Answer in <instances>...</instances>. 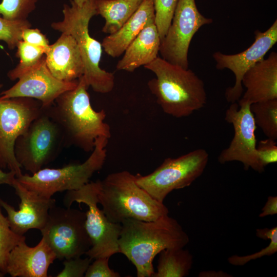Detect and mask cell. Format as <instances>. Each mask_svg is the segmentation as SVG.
Wrapping results in <instances>:
<instances>
[{
	"instance_id": "6da1fadb",
	"label": "cell",
	"mask_w": 277,
	"mask_h": 277,
	"mask_svg": "<svg viewBox=\"0 0 277 277\" xmlns=\"http://www.w3.org/2000/svg\"><path fill=\"white\" fill-rule=\"evenodd\" d=\"M189 242L181 225L168 214L151 221L124 220L118 241L119 253L134 265L137 277H151L153 260L162 250L184 248Z\"/></svg>"
},
{
	"instance_id": "7a4b0ae2",
	"label": "cell",
	"mask_w": 277,
	"mask_h": 277,
	"mask_svg": "<svg viewBox=\"0 0 277 277\" xmlns=\"http://www.w3.org/2000/svg\"><path fill=\"white\" fill-rule=\"evenodd\" d=\"M89 87L82 76L75 88L62 94L44 109L61 128L65 144L86 152L93 150L98 137L111 136L110 126L104 122L105 111H96L91 105Z\"/></svg>"
},
{
	"instance_id": "3957f363",
	"label": "cell",
	"mask_w": 277,
	"mask_h": 277,
	"mask_svg": "<svg viewBox=\"0 0 277 277\" xmlns=\"http://www.w3.org/2000/svg\"><path fill=\"white\" fill-rule=\"evenodd\" d=\"M144 67L155 77L148 86L163 111L172 116H188L204 107L207 94L203 81L191 70L157 56Z\"/></svg>"
},
{
	"instance_id": "277c9868",
	"label": "cell",
	"mask_w": 277,
	"mask_h": 277,
	"mask_svg": "<svg viewBox=\"0 0 277 277\" xmlns=\"http://www.w3.org/2000/svg\"><path fill=\"white\" fill-rule=\"evenodd\" d=\"M97 197L107 217L115 223L128 219L154 221L169 213L164 203L138 186L135 175L127 171L111 173L98 181Z\"/></svg>"
},
{
	"instance_id": "5b68a950",
	"label": "cell",
	"mask_w": 277,
	"mask_h": 277,
	"mask_svg": "<svg viewBox=\"0 0 277 277\" xmlns=\"http://www.w3.org/2000/svg\"><path fill=\"white\" fill-rule=\"evenodd\" d=\"M63 13V19L52 23L51 27L70 35L76 41L84 65L83 76L88 86L96 92H111L114 86V74L100 68L102 44L89 33V22L97 15L94 0H88L81 7L71 1L70 6L64 5Z\"/></svg>"
},
{
	"instance_id": "8992f818",
	"label": "cell",
	"mask_w": 277,
	"mask_h": 277,
	"mask_svg": "<svg viewBox=\"0 0 277 277\" xmlns=\"http://www.w3.org/2000/svg\"><path fill=\"white\" fill-rule=\"evenodd\" d=\"M108 138H96L90 156L82 164H72L59 168H42L29 175L16 177L25 187L38 195L51 198L58 192L76 190L89 183L90 179L100 170L106 160Z\"/></svg>"
},
{
	"instance_id": "52a82bcc",
	"label": "cell",
	"mask_w": 277,
	"mask_h": 277,
	"mask_svg": "<svg viewBox=\"0 0 277 277\" xmlns=\"http://www.w3.org/2000/svg\"><path fill=\"white\" fill-rule=\"evenodd\" d=\"M208 161L206 150L197 149L176 158L166 159L152 173L136 175V182L153 198L163 203L171 191L188 187L199 178Z\"/></svg>"
},
{
	"instance_id": "ba28073f",
	"label": "cell",
	"mask_w": 277,
	"mask_h": 277,
	"mask_svg": "<svg viewBox=\"0 0 277 277\" xmlns=\"http://www.w3.org/2000/svg\"><path fill=\"white\" fill-rule=\"evenodd\" d=\"M98 181L88 183L76 190L67 191L63 204L70 207L74 202L88 206L86 212L85 226L90 239L91 246L85 253L91 259L110 258L119 253L118 241L121 224L111 222L97 205Z\"/></svg>"
},
{
	"instance_id": "9c48e42d",
	"label": "cell",
	"mask_w": 277,
	"mask_h": 277,
	"mask_svg": "<svg viewBox=\"0 0 277 277\" xmlns=\"http://www.w3.org/2000/svg\"><path fill=\"white\" fill-rule=\"evenodd\" d=\"M65 145L61 128L43 109L16 140L14 153L21 167L33 174L53 161Z\"/></svg>"
},
{
	"instance_id": "30bf717a",
	"label": "cell",
	"mask_w": 277,
	"mask_h": 277,
	"mask_svg": "<svg viewBox=\"0 0 277 277\" xmlns=\"http://www.w3.org/2000/svg\"><path fill=\"white\" fill-rule=\"evenodd\" d=\"M86 212L70 207H52L42 236L54 251L56 259L81 257L90 248L87 232Z\"/></svg>"
},
{
	"instance_id": "8fae6325",
	"label": "cell",
	"mask_w": 277,
	"mask_h": 277,
	"mask_svg": "<svg viewBox=\"0 0 277 277\" xmlns=\"http://www.w3.org/2000/svg\"><path fill=\"white\" fill-rule=\"evenodd\" d=\"M41 103L28 97L0 98V168L22 174L14 153L17 138L43 111Z\"/></svg>"
},
{
	"instance_id": "7c38bea8",
	"label": "cell",
	"mask_w": 277,
	"mask_h": 277,
	"mask_svg": "<svg viewBox=\"0 0 277 277\" xmlns=\"http://www.w3.org/2000/svg\"><path fill=\"white\" fill-rule=\"evenodd\" d=\"M212 22V18L200 13L195 0H179L171 24L161 43V57L188 69V51L193 36L203 26Z\"/></svg>"
},
{
	"instance_id": "4fadbf2b",
	"label": "cell",
	"mask_w": 277,
	"mask_h": 277,
	"mask_svg": "<svg viewBox=\"0 0 277 277\" xmlns=\"http://www.w3.org/2000/svg\"><path fill=\"white\" fill-rule=\"evenodd\" d=\"M248 104L231 103L225 112V120L233 127L234 135L228 147L221 151L217 161L221 164L238 161L245 170L251 168L258 172L264 169L256 154V124Z\"/></svg>"
},
{
	"instance_id": "5bb4252c",
	"label": "cell",
	"mask_w": 277,
	"mask_h": 277,
	"mask_svg": "<svg viewBox=\"0 0 277 277\" xmlns=\"http://www.w3.org/2000/svg\"><path fill=\"white\" fill-rule=\"evenodd\" d=\"M277 42V20L266 31L254 32V41L245 50L234 54L215 52L213 57L216 68L219 70L227 69L235 76V83L225 91L228 102L238 101L243 91L242 80L244 74L252 66L264 58L265 55Z\"/></svg>"
},
{
	"instance_id": "9a60e30c",
	"label": "cell",
	"mask_w": 277,
	"mask_h": 277,
	"mask_svg": "<svg viewBox=\"0 0 277 277\" xmlns=\"http://www.w3.org/2000/svg\"><path fill=\"white\" fill-rule=\"evenodd\" d=\"M18 79L12 87L0 93V98H32L39 101L44 109L50 107L63 93L75 88L78 82V79L63 81L53 76L46 65L45 55Z\"/></svg>"
},
{
	"instance_id": "2e32d148",
	"label": "cell",
	"mask_w": 277,
	"mask_h": 277,
	"mask_svg": "<svg viewBox=\"0 0 277 277\" xmlns=\"http://www.w3.org/2000/svg\"><path fill=\"white\" fill-rule=\"evenodd\" d=\"M12 186L21 200L18 210H16L0 198V206L7 213V218L11 229L21 235L32 229L42 230L46 224L50 209L55 205V200L29 190L16 178Z\"/></svg>"
},
{
	"instance_id": "e0dca14e",
	"label": "cell",
	"mask_w": 277,
	"mask_h": 277,
	"mask_svg": "<svg viewBox=\"0 0 277 277\" xmlns=\"http://www.w3.org/2000/svg\"><path fill=\"white\" fill-rule=\"evenodd\" d=\"M23 241L9 254L6 273L12 277H47L49 266L56 259L55 254L42 236L34 247Z\"/></svg>"
},
{
	"instance_id": "ac0fdd59",
	"label": "cell",
	"mask_w": 277,
	"mask_h": 277,
	"mask_svg": "<svg viewBox=\"0 0 277 277\" xmlns=\"http://www.w3.org/2000/svg\"><path fill=\"white\" fill-rule=\"evenodd\" d=\"M242 84L246 90L238 104L250 105L257 102L277 99V53L272 51L250 68L244 74Z\"/></svg>"
},
{
	"instance_id": "d6986e66",
	"label": "cell",
	"mask_w": 277,
	"mask_h": 277,
	"mask_svg": "<svg viewBox=\"0 0 277 277\" xmlns=\"http://www.w3.org/2000/svg\"><path fill=\"white\" fill-rule=\"evenodd\" d=\"M45 55L46 65L55 78L70 82L83 75L81 53L76 41L70 35L62 33L56 41L49 45Z\"/></svg>"
},
{
	"instance_id": "ffe728a7",
	"label": "cell",
	"mask_w": 277,
	"mask_h": 277,
	"mask_svg": "<svg viewBox=\"0 0 277 277\" xmlns=\"http://www.w3.org/2000/svg\"><path fill=\"white\" fill-rule=\"evenodd\" d=\"M154 19L153 0H143L118 30L103 39L101 44L105 52L112 57L120 56L142 30L150 22H154Z\"/></svg>"
},
{
	"instance_id": "44dd1931",
	"label": "cell",
	"mask_w": 277,
	"mask_h": 277,
	"mask_svg": "<svg viewBox=\"0 0 277 277\" xmlns=\"http://www.w3.org/2000/svg\"><path fill=\"white\" fill-rule=\"evenodd\" d=\"M161 43L155 22H150L125 50L117 62L116 69L132 72L150 63L158 56Z\"/></svg>"
},
{
	"instance_id": "7402d4cb",
	"label": "cell",
	"mask_w": 277,
	"mask_h": 277,
	"mask_svg": "<svg viewBox=\"0 0 277 277\" xmlns=\"http://www.w3.org/2000/svg\"><path fill=\"white\" fill-rule=\"evenodd\" d=\"M143 0H94L97 15L105 19L102 32L118 30L138 8Z\"/></svg>"
},
{
	"instance_id": "603a6c76",
	"label": "cell",
	"mask_w": 277,
	"mask_h": 277,
	"mask_svg": "<svg viewBox=\"0 0 277 277\" xmlns=\"http://www.w3.org/2000/svg\"><path fill=\"white\" fill-rule=\"evenodd\" d=\"M157 271L151 277H185L193 264V256L184 248H169L160 253Z\"/></svg>"
},
{
	"instance_id": "cb8c5ba5",
	"label": "cell",
	"mask_w": 277,
	"mask_h": 277,
	"mask_svg": "<svg viewBox=\"0 0 277 277\" xmlns=\"http://www.w3.org/2000/svg\"><path fill=\"white\" fill-rule=\"evenodd\" d=\"M256 126L268 138L277 139V99L253 103L250 106Z\"/></svg>"
},
{
	"instance_id": "d4e9b609",
	"label": "cell",
	"mask_w": 277,
	"mask_h": 277,
	"mask_svg": "<svg viewBox=\"0 0 277 277\" xmlns=\"http://www.w3.org/2000/svg\"><path fill=\"white\" fill-rule=\"evenodd\" d=\"M16 56L19 58V63L13 69L10 70L7 76L14 81L36 66L45 54L42 48L31 45L22 40L18 42Z\"/></svg>"
},
{
	"instance_id": "484cf974",
	"label": "cell",
	"mask_w": 277,
	"mask_h": 277,
	"mask_svg": "<svg viewBox=\"0 0 277 277\" xmlns=\"http://www.w3.org/2000/svg\"><path fill=\"white\" fill-rule=\"evenodd\" d=\"M256 236L264 240H269L268 245L259 251L249 255H233L228 259L229 264L234 266H243L249 262L264 256H270L277 252V227L271 228L258 229Z\"/></svg>"
},
{
	"instance_id": "4316f807",
	"label": "cell",
	"mask_w": 277,
	"mask_h": 277,
	"mask_svg": "<svg viewBox=\"0 0 277 277\" xmlns=\"http://www.w3.org/2000/svg\"><path fill=\"white\" fill-rule=\"evenodd\" d=\"M24 235L14 232L10 228L7 217L2 213L0 208V270L6 274L8 257L12 249L23 241Z\"/></svg>"
},
{
	"instance_id": "83f0119b",
	"label": "cell",
	"mask_w": 277,
	"mask_h": 277,
	"mask_svg": "<svg viewBox=\"0 0 277 277\" xmlns=\"http://www.w3.org/2000/svg\"><path fill=\"white\" fill-rule=\"evenodd\" d=\"M38 0H2L0 3V15L10 21L27 19L34 10Z\"/></svg>"
},
{
	"instance_id": "f1b7e54d",
	"label": "cell",
	"mask_w": 277,
	"mask_h": 277,
	"mask_svg": "<svg viewBox=\"0 0 277 277\" xmlns=\"http://www.w3.org/2000/svg\"><path fill=\"white\" fill-rule=\"evenodd\" d=\"M31 27V24L27 19L10 21L0 16V41L5 42L8 48L12 50L22 40L23 31Z\"/></svg>"
},
{
	"instance_id": "f546056e",
	"label": "cell",
	"mask_w": 277,
	"mask_h": 277,
	"mask_svg": "<svg viewBox=\"0 0 277 277\" xmlns=\"http://www.w3.org/2000/svg\"><path fill=\"white\" fill-rule=\"evenodd\" d=\"M179 0H153L155 24L161 40L165 36L171 24Z\"/></svg>"
},
{
	"instance_id": "4dcf8cb0",
	"label": "cell",
	"mask_w": 277,
	"mask_h": 277,
	"mask_svg": "<svg viewBox=\"0 0 277 277\" xmlns=\"http://www.w3.org/2000/svg\"><path fill=\"white\" fill-rule=\"evenodd\" d=\"M92 259L89 257H81L64 260V268L56 277H83L91 264Z\"/></svg>"
},
{
	"instance_id": "1f68e13d",
	"label": "cell",
	"mask_w": 277,
	"mask_h": 277,
	"mask_svg": "<svg viewBox=\"0 0 277 277\" xmlns=\"http://www.w3.org/2000/svg\"><path fill=\"white\" fill-rule=\"evenodd\" d=\"M256 151L261 165L265 168L269 164L277 162V145L275 140L268 138L256 144Z\"/></svg>"
},
{
	"instance_id": "d6a6232c",
	"label": "cell",
	"mask_w": 277,
	"mask_h": 277,
	"mask_svg": "<svg viewBox=\"0 0 277 277\" xmlns=\"http://www.w3.org/2000/svg\"><path fill=\"white\" fill-rule=\"evenodd\" d=\"M89 265L85 277H120V274L110 268L109 258H99Z\"/></svg>"
},
{
	"instance_id": "836d02e7",
	"label": "cell",
	"mask_w": 277,
	"mask_h": 277,
	"mask_svg": "<svg viewBox=\"0 0 277 277\" xmlns=\"http://www.w3.org/2000/svg\"><path fill=\"white\" fill-rule=\"evenodd\" d=\"M22 40L31 45L40 47L45 50V53L49 46L46 36L38 29L28 28L22 33Z\"/></svg>"
},
{
	"instance_id": "e575fe53",
	"label": "cell",
	"mask_w": 277,
	"mask_h": 277,
	"mask_svg": "<svg viewBox=\"0 0 277 277\" xmlns=\"http://www.w3.org/2000/svg\"><path fill=\"white\" fill-rule=\"evenodd\" d=\"M277 214V196H269L259 214L260 217Z\"/></svg>"
},
{
	"instance_id": "d590c367",
	"label": "cell",
	"mask_w": 277,
	"mask_h": 277,
	"mask_svg": "<svg viewBox=\"0 0 277 277\" xmlns=\"http://www.w3.org/2000/svg\"><path fill=\"white\" fill-rule=\"evenodd\" d=\"M15 178L16 175L14 172L10 171L5 172L0 168V185L7 184L12 186Z\"/></svg>"
},
{
	"instance_id": "8d00e7d4",
	"label": "cell",
	"mask_w": 277,
	"mask_h": 277,
	"mask_svg": "<svg viewBox=\"0 0 277 277\" xmlns=\"http://www.w3.org/2000/svg\"><path fill=\"white\" fill-rule=\"evenodd\" d=\"M199 276L200 277H229L231 276L229 274L223 271H203L200 272Z\"/></svg>"
},
{
	"instance_id": "74e56055",
	"label": "cell",
	"mask_w": 277,
	"mask_h": 277,
	"mask_svg": "<svg viewBox=\"0 0 277 277\" xmlns=\"http://www.w3.org/2000/svg\"><path fill=\"white\" fill-rule=\"evenodd\" d=\"M78 6H82L88 0H72Z\"/></svg>"
},
{
	"instance_id": "f35d334b",
	"label": "cell",
	"mask_w": 277,
	"mask_h": 277,
	"mask_svg": "<svg viewBox=\"0 0 277 277\" xmlns=\"http://www.w3.org/2000/svg\"><path fill=\"white\" fill-rule=\"evenodd\" d=\"M4 275V274L1 271V270H0V277L3 276Z\"/></svg>"
},
{
	"instance_id": "ab89813d",
	"label": "cell",
	"mask_w": 277,
	"mask_h": 277,
	"mask_svg": "<svg viewBox=\"0 0 277 277\" xmlns=\"http://www.w3.org/2000/svg\"><path fill=\"white\" fill-rule=\"evenodd\" d=\"M3 84H0V89H1V88L3 87Z\"/></svg>"
}]
</instances>
